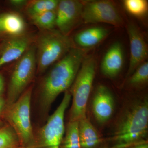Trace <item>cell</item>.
<instances>
[{
	"label": "cell",
	"instance_id": "obj_27",
	"mask_svg": "<svg viewBox=\"0 0 148 148\" xmlns=\"http://www.w3.org/2000/svg\"><path fill=\"white\" fill-rule=\"evenodd\" d=\"M131 146L127 147H113L112 148H131Z\"/></svg>",
	"mask_w": 148,
	"mask_h": 148
},
{
	"label": "cell",
	"instance_id": "obj_6",
	"mask_svg": "<svg viewBox=\"0 0 148 148\" xmlns=\"http://www.w3.org/2000/svg\"><path fill=\"white\" fill-rule=\"evenodd\" d=\"M32 87H29L13 104L8 106L6 118L18 136L20 143L27 145L34 136L31 118Z\"/></svg>",
	"mask_w": 148,
	"mask_h": 148
},
{
	"label": "cell",
	"instance_id": "obj_28",
	"mask_svg": "<svg viewBox=\"0 0 148 148\" xmlns=\"http://www.w3.org/2000/svg\"><path fill=\"white\" fill-rule=\"evenodd\" d=\"M0 32H3L2 29L1 24V15H0Z\"/></svg>",
	"mask_w": 148,
	"mask_h": 148
},
{
	"label": "cell",
	"instance_id": "obj_13",
	"mask_svg": "<svg viewBox=\"0 0 148 148\" xmlns=\"http://www.w3.org/2000/svg\"><path fill=\"white\" fill-rule=\"evenodd\" d=\"M124 62L122 45L119 42H114L103 56L100 66L101 73L107 77L114 78L121 71Z\"/></svg>",
	"mask_w": 148,
	"mask_h": 148
},
{
	"label": "cell",
	"instance_id": "obj_5",
	"mask_svg": "<svg viewBox=\"0 0 148 148\" xmlns=\"http://www.w3.org/2000/svg\"><path fill=\"white\" fill-rule=\"evenodd\" d=\"M36 72V47L32 45L16 61L12 72L8 91V106L13 104L27 89Z\"/></svg>",
	"mask_w": 148,
	"mask_h": 148
},
{
	"label": "cell",
	"instance_id": "obj_19",
	"mask_svg": "<svg viewBox=\"0 0 148 148\" xmlns=\"http://www.w3.org/2000/svg\"><path fill=\"white\" fill-rule=\"evenodd\" d=\"M79 121H69L62 141L63 148H81L78 129Z\"/></svg>",
	"mask_w": 148,
	"mask_h": 148
},
{
	"label": "cell",
	"instance_id": "obj_18",
	"mask_svg": "<svg viewBox=\"0 0 148 148\" xmlns=\"http://www.w3.org/2000/svg\"><path fill=\"white\" fill-rule=\"evenodd\" d=\"M32 23L40 31L55 29L56 10L47 12L30 18Z\"/></svg>",
	"mask_w": 148,
	"mask_h": 148
},
{
	"label": "cell",
	"instance_id": "obj_14",
	"mask_svg": "<svg viewBox=\"0 0 148 148\" xmlns=\"http://www.w3.org/2000/svg\"><path fill=\"white\" fill-rule=\"evenodd\" d=\"M109 30L105 27H90L78 32L74 37L73 42L76 47L86 50L98 45L109 34Z\"/></svg>",
	"mask_w": 148,
	"mask_h": 148
},
{
	"label": "cell",
	"instance_id": "obj_29",
	"mask_svg": "<svg viewBox=\"0 0 148 148\" xmlns=\"http://www.w3.org/2000/svg\"><path fill=\"white\" fill-rule=\"evenodd\" d=\"M1 122H0V127H1Z\"/></svg>",
	"mask_w": 148,
	"mask_h": 148
},
{
	"label": "cell",
	"instance_id": "obj_11",
	"mask_svg": "<svg viewBox=\"0 0 148 148\" xmlns=\"http://www.w3.org/2000/svg\"><path fill=\"white\" fill-rule=\"evenodd\" d=\"M36 35L29 33L10 37L7 40L0 54V68L5 64L16 61L34 42Z\"/></svg>",
	"mask_w": 148,
	"mask_h": 148
},
{
	"label": "cell",
	"instance_id": "obj_12",
	"mask_svg": "<svg viewBox=\"0 0 148 148\" xmlns=\"http://www.w3.org/2000/svg\"><path fill=\"white\" fill-rule=\"evenodd\" d=\"M114 100L108 88L98 86L95 90L92 103V110L96 120L105 123L112 116L115 107Z\"/></svg>",
	"mask_w": 148,
	"mask_h": 148
},
{
	"label": "cell",
	"instance_id": "obj_26",
	"mask_svg": "<svg viewBox=\"0 0 148 148\" xmlns=\"http://www.w3.org/2000/svg\"><path fill=\"white\" fill-rule=\"evenodd\" d=\"M5 106V101L1 96H0V114L2 112Z\"/></svg>",
	"mask_w": 148,
	"mask_h": 148
},
{
	"label": "cell",
	"instance_id": "obj_10",
	"mask_svg": "<svg viewBox=\"0 0 148 148\" xmlns=\"http://www.w3.org/2000/svg\"><path fill=\"white\" fill-rule=\"evenodd\" d=\"M130 46V58L127 77H129L148 58V49L145 39L140 30L133 23L127 27Z\"/></svg>",
	"mask_w": 148,
	"mask_h": 148
},
{
	"label": "cell",
	"instance_id": "obj_15",
	"mask_svg": "<svg viewBox=\"0 0 148 148\" xmlns=\"http://www.w3.org/2000/svg\"><path fill=\"white\" fill-rule=\"evenodd\" d=\"M79 135L81 148H98L101 140L95 127L87 118L79 121Z\"/></svg>",
	"mask_w": 148,
	"mask_h": 148
},
{
	"label": "cell",
	"instance_id": "obj_3",
	"mask_svg": "<svg viewBox=\"0 0 148 148\" xmlns=\"http://www.w3.org/2000/svg\"><path fill=\"white\" fill-rule=\"evenodd\" d=\"M36 72L42 74L63 58L73 48V42L57 29L40 31L35 36Z\"/></svg>",
	"mask_w": 148,
	"mask_h": 148
},
{
	"label": "cell",
	"instance_id": "obj_2",
	"mask_svg": "<svg viewBox=\"0 0 148 148\" xmlns=\"http://www.w3.org/2000/svg\"><path fill=\"white\" fill-rule=\"evenodd\" d=\"M148 101L136 100L125 110L114 132V147H127L146 140L148 134Z\"/></svg>",
	"mask_w": 148,
	"mask_h": 148
},
{
	"label": "cell",
	"instance_id": "obj_8",
	"mask_svg": "<svg viewBox=\"0 0 148 148\" xmlns=\"http://www.w3.org/2000/svg\"><path fill=\"white\" fill-rule=\"evenodd\" d=\"M82 21L85 24L106 23L116 27L123 25V20L113 3L109 1H91L83 3Z\"/></svg>",
	"mask_w": 148,
	"mask_h": 148
},
{
	"label": "cell",
	"instance_id": "obj_7",
	"mask_svg": "<svg viewBox=\"0 0 148 148\" xmlns=\"http://www.w3.org/2000/svg\"><path fill=\"white\" fill-rule=\"evenodd\" d=\"M71 98L70 91H66L60 105L40 130V142L45 147L60 148L65 134V112Z\"/></svg>",
	"mask_w": 148,
	"mask_h": 148
},
{
	"label": "cell",
	"instance_id": "obj_24",
	"mask_svg": "<svg viewBox=\"0 0 148 148\" xmlns=\"http://www.w3.org/2000/svg\"><path fill=\"white\" fill-rule=\"evenodd\" d=\"M131 148H148L147 140H145L138 142L131 146Z\"/></svg>",
	"mask_w": 148,
	"mask_h": 148
},
{
	"label": "cell",
	"instance_id": "obj_23",
	"mask_svg": "<svg viewBox=\"0 0 148 148\" xmlns=\"http://www.w3.org/2000/svg\"><path fill=\"white\" fill-rule=\"evenodd\" d=\"M29 1L26 0H10V4L15 8H26Z\"/></svg>",
	"mask_w": 148,
	"mask_h": 148
},
{
	"label": "cell",
	"instance_id": "obj_22",
	"mask_svg": "<svg viewBox=\"0 0 148 148\" xmlns=\"http://www.w3.org/2000/svg\"><path fill=\"white\" fill-rule=\"evenodd\" d=\"M123 3L126 10L134 16H143L147 12L148 4L146 0H125Z\"/></svg>",
	"mask_w": 148,
	"mask_h": 148
},
{
	"label": "cell",
	"instance_id": "obj_4",
	"mask_svg": "<svg viewBox=\"0 0 148 148\" xmlns=\"http://www.w3.org/2000/svg\"><path fill=\"white\" fill-rule=\"evenodd\" d=\"M96 68L94 56H86L70 88L72 103L69 121H79L86 118V107L95 78Z\"/></svg>",
	"mask_w": 148,
	"mask_h": 148
},
{
	"label": "cell",
	"instance_id": "obj_21",
	"mask_svg": "<svg viewBox=\"0 0 148 148\" xmlns=\"http://www.w3.org/2000/svg\"><path fill=\"white\" fill-rule=\"evenodd\" d=\"M148 81V62L143 63L129 77L128 83L131 86L137 87L146 84Z\"/></svg>",
	"mask_w": 148,
	"mask_h": 148
},
{
	"label": "cell",
	"instance_id": "obj_25",
	"mask_svg": "<svg viewBox=\"0 0 148 148\" xmlns=\"http://www.w3.org/2000/svg\"><path fill=\"white\" fill-rule=\"evenodd\" d=\"M5 88V81L3 77L0 74V96H1Z\"/></svg>",
	"mask_w": 148,
	"mask_h": 148
},
{
	"label": "cell",
	"instance_id": "obj_1",
	"mask_svg": "<svg viewBox=\"0 0 148 148\" xmlns=\"http://www.w3.org/2000/svg\"><path fill=\"white\" fill-rule=\"evenodd\" d=\"M86 55V50L75 47L44 77L39 88L40 106L43 113H47L59 94L71 86Z\"/></svg>",
	"mask_w": 148,
	"mask_h": 148
},
{
	"label": "cell",
	"instance_id": "obj_9",
	"mask_svg": "<svg viewBox=\"0 0 148 148\" xmlns=\"http://www.w3.org/2000/svg\"><path fill=\"white\" fill-rule=\"evenodd\" d=\"M83 3L77 0L59 1L56 9L57 30L69 36L82 21Z\"/></svg>",
	"mask_w": 148,
	"mask_h": 148
},
{
	"label": "cell",
	"instance_id": "obj_17",
	"mask_svg": "<svg viewBox=\"0 0 148 148\" xmlns=\"http://www.w3.org/2000/svg\"><path fill=\"white\" fill-rule=\"evenodd\" d=\"M59 1L58 0H33L29 1L26 11L29 18L47 12L56 10Z\"/></svg>",
	"mask_w": 148,
	"mask_h": 148
},
{
	"label": "cell",
	"instance_id": "obj_16",
	"mask_svg": "<svg viewBox=\"0 0 148 148\" xmlns=\"http://www.w3.org/2000/svg\"><path fill=\"white\" fill-rule=\"evenodd\" d=\"M3 32L10 37L17 36L25 34L26 25L24 18L18 13L8 12L1 14Z\"/></svg>",
	"mask_w": 148,
	"mask_h": 148
},
{
	"label": "cell",
	"instance_id": "obj_20",
	"mask_svg": "<svg viewBox=\"0 0 148 148\" xmlns=\"http://www.w3.org/2000/svg\"><path fill=\"white\" fill-rule=\"evenodd\" d=\"M20 143L18 136L11 126L0 128V148H16Z\"/></svg>",
	"mask_w": 148,
	"mask_h": 148
}]
</instances>
